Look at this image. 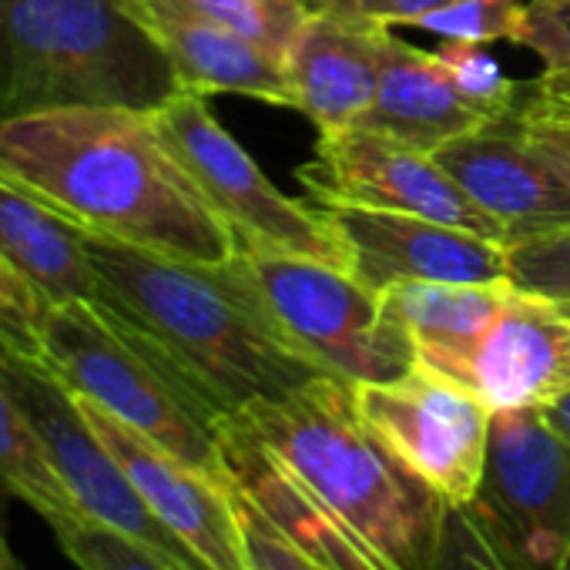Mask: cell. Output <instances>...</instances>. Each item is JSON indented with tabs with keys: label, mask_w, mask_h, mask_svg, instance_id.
Wrapping results in <instances>:
<instances>
[{
	"label": "cell",
	"mask_w": 570,
	"mask_h": 570,
	"mask_svg": "<svg viewBox=\"0 0 570 570\" xmlns=\"http://www.w3.org/2000/svg\"><path fill=\"white\" fill-rule=\"evenodd\" d=\"M433 158L503 228L507 245L570 228V188L530 148L517 115L440 145Z\"/></svg>",
	"instance_id": "cell-14"
},
{
	"label": "cell",
	"mask_w": 570,
	"mask_h": 570,
	"mask_svg": "<svg viewBox=\"0 0 570 570\" xmlns=\"http://www.w3.org/2000/svg\"><path fill=\"white\" fill-rule=\"evenodd\" d=\"M18 567H24L21 560H18V553L11 550V543H8V530H4V517H0V570H18Z\"/></svg>",
	"instance_id": "cell-35"
},
{
	"label": "cell",
	"mask_w": 570,
	"mask_h": 570,
	"mask_svg": "<svg viewBox=\"0 0 570 570\" xmlns=\"http://www.w3.org/2000/svg\"><path fill=\"white\" fill-rule=\"evenodd\" d=\"M513 278L500 282H396L380 293L386 323L416 346V363L443 373L497 320Z\"/></svg>",
	"instance_id": "cell-20"
},
{
	"label": "cell",
	"mask_w": 570,
	"mask_h": 570,
	"mask_svg": "<svg viewBox=\"0 0 570 570\" xmlns=\"http://www.w3.org/2000/svg\"><path fill=\"white\" fill-rule=\"evenodd\" d=\"M178 91L125 0H0V121L58 108L151 115Z\"/></svg>",
	"instance_id": "cell-4"
},
{
	"label": "cell",
	"mask_w": 570,
	"mask_h": 570,
	"mask_svg": "<svg viewBox=\"0 0 570 570\" xmlns=\"http://www.w3.org/2000/svg\"><path fill=\"white\" fill-rule=\"evenodd\" d=\"M309 4H313V11H330V14L353 18V21H373V11L380 0H309Z\"/></svg>",
	"instance_id": "cell-33"
},
{
	"label": "cell",
	"mask_w": 570,
	"mask_h": 570,
	"mask_svg": "<svg viewBox=\"0 0 570 570\" xmlns=\"http://www.w3.org/2000/svg\"><path fill=\"white\" fill-rule=\"evenodd\" d=\"M125 4L161 45L185 91L205 98L238 95L296 108L285 65L248 38L198 14L185 0H125Z\"/></svg>",
	"instance_id": "cell-16"
},
{
	"label": "cell",
	"mask_w": 570,
	"mask_h": 570,
	"mask_svg": "<svg viewBox=\"0 0 570 570\" xmlns=\"http://www.w3.org/2000/svg\"><path fill=\"white\" fill-rule=\"evenodd\" d=\"M510 45L533 51L543 61V75L530 91L543 101H570V0H527L523 21Z\"/></svg>",
	"instance_id": "cell-23"
},
{
	"label": "cell",
	"mask_w": 570,
	"mask_h": 570,
	"mask_svg": "<svg viewBox=\"0 0 570 570\" xmlns=\"http://www.w3.org/2000/svg\"><path fill=\"white\" fill-rule=\"evenodd\" d=\"M530 148L547 161V168L570 188V111L540 101L533 91L517 111Z\"/></svg>",
	"instance_id": "cell-30"
},
{
	"label": "cell",
	"mask_w": 570,
	"mask_h": 570,
	"mask_svg": "<svg viewBox=\"0 0 570 570\" xmlns=\"http://www.w3.org/2000/svg\"><path fill=\"white\" fill-rule=\"evenodd\" d=\"M330 228L343 268L366 289L383 293L396 282H500L510 278L507 245L406 212L309 198Z\"/></svg>",
	"instance_id": "cell-12"
},
{
	"label": "cell",
	"mask_w": 570,
	"mask_h": 570,
	"mask_svg": "<svg viewBox=\"0 0 570 570\" xmlns=\"http://www.w3.org/2000/svg\"><path fill=\"white\" fill-rule=\"evenodd\" d=\"M185 4L248 38L278 61H285L296 31L313 14L309 0H185Z\"/></svg>",
	"instance_id": "cell-24"
},
{
	"label": "cell",
	"mask_w": 570,
	"mask_h": 570,
	"mask_svg": "<svg viewBox=\"0 0 570 570\" xmlns=\"http://www.w3.org/2000/svg\"><path fill=\"white\" fill-rule=\"evenodd\" d=\"M309 198H340L370 208H390L443 222L507 245L503 228L480 212L470 195L443 171L433 151L413 148L373 128L323 131L313 161L299 168Z\"/></svg>",
	"instance_id": "cell-11"
},
{
	"label": "cell",
	"mask_w": 570,
	"mask_h": 570,
	"mask_svg": "<svg viewBox=\"0 0 570 570\" xmlns=\"http://www.w3.org/2000/svg\"><path fill=\"white\" fill-rule=\"evenodd\" d=\"M232 507L238 517L248 570H333L306 547H299L275 520H268L235 483H232Z\"/></svg>",
	"instance_id": "cell-27"
},
{
	"label": "cell",
	"mask_w": 570,
	"mask_h": 570,
	"mask_svg": "<svg viewBox=\"0 0 570 570\" xmlns=\"http://www.w3.org/2000/svg\"><path fill=\"white\" fill-rule=\"evenodd\" d=\"M0 178L85 232L155 255L222 265L238 248L145 111L58 108L0 121Z\"/></svg>",
	"instance_id": "cell-2"
},
{
	"label": "cell",
	"mask_w": 570,
	"mask_h": 570,
	"mask_svg": "<svg viewBox=\"0 0 570 570\" xmlns=\"http://www.w3.org/2000/svg\"><path fill=\"white\" fill-rule=\"evenodd\" d=\"M383 24L313 11L285 51V78L296 111L316 131H340L363 121L380 88Z\"/></svg>",
	"instance_id": "cell-17"
},
{
	"label": "cell",
	"mask_w": 570,
	"mask_h": 570,
	"mask_svg": "<svg viewBox=\"0 0 570 570\" xmlns=\"http://www.w3.org/2000/svg\"><path fill=\"white\" fill-rule=\"evenodd\" d=\"M0 258L31 285L41 309L98 303L85 228L8 178H0Z\"/></svg>",
	"instance_id": "cell-18"
},
{
	"label": "cell",
	"mask_w": 570,
	"mask_h": 570,
	"mask_svg": "<svg viewBox=\"0 0 570 570\" xmlns=\"http://www.w3.org/2000/svg\"><path fill=\"white\" fill-rule=\"evenodd\" d=\"M433 58L440 61V68L446 71L450 85L456 88V95L476 108L487 121L517 115L523 108L520 101V88L513 78H507V71L500 68V61L487 51V45H470V41H443Z\"/></svg>",
	"instance_id": "cell-22"
},
{
	"label": "cell",
	"mask_w": 570,
	"mask_h": 570,
	"mask_svg": "<svg viewBox=\"0 0 570 570\" xmlns=\"http://www.w3.org/2000/svg\"><path fill=\"white\" fill-rule=\"evenodd\" d=\"M0 373L11 383L61 483L88 520L145 543L178 570H205L195 553L151 513L121 460L108 450V443L85 416L81 400L48 366L11 350H0Z\"/></svg>",
	"instance_id": "cell-9"
},
{
	"label": "cell",
	"mask_w": 570,
	"mask_h": 570,
	"mask_svg": "<svg viewBox=\"0 0 570 570\" xmlns=\"http://www.w3.org/2000/svg\"><path fill=\"white\" fill-rule=\"evenodd\" d=\"M18 570H24V567H18Z\"/></svg>",
	"instance_id": "cell-39"
},
{
	"label": "cell",
	"mask_w": 570,
	"mask_h": 570,
	"mask_svg": "<svg viewBox=\"0 0 570 570\" xmlns=\"http://www.w3.org/2000/svg\"><path fill=\"white\" fill-rule=\"evenodd\" d=\"M523 11L527 0H460V4L420 18L413 28L436 35L443 41L493 45V41H513Z\"/></svg>",
	"instance_id": "cell-26"
},
{
	"label": "cell",
	"mask_w": 570,
	"mask_h": 570,
	"mask_svg": "<svg viewBox=\"0 0 570 570\" xmlns=\"http://www.w3.org/2000/svg\"><path fill=\"white\" fill-rule=\"evenodd\" d=\"M563 306H567V309H570V303H563Z\"/></svg>",
	"instance_id": "cell-38"
},
{
	"label": "cell",
	"mask_w": 570,
	"mask_h": 570,
	"mask_svg": "<svg viewBox=\"0 0 570 570\" xmlns=\"http://www.w3.org/2000/svg\"><path fill=\"white\" fill-rule=\"evenodd\" d=\"M41 366H48L78 400L121 420L185 466L232 487L218 443V420L191 396L168 366L148 353L125 326L91 303L45 306L38 320Z\"/></svg>",
	"instance_id": "cell-5"
},
{
	"label": "cell",
	"mask_w": 570,
	"mask_h": 570,
	"mask_svg": "<svg viewBox=\"0 0 570 570\" xmlns=\"http://www.w3.org/2000/svg\"><path fill=\"white\" fill-rule=\"evenodd\" d=\"M232 483L333 570H433L446 503L320 376L218 420Z\"/></svg>",
	"instance_id": "cell-1"
},
{
	"label": "cell",
	"mask_w": 570,
	"mask_h": 570,
	"mask_svg": "<svg viewBox=\"0 0 570 570\" xmlns=\"http://www.w3.org/2000/svg\"><path fill=\"white\" fill-rule=\"evenodd\" d=\"M151 121L208 208L232 228L238 248H265L343 265V255L309 202L278 191L255 158L218 125L205 95L178 91Z\"/></svg>",
	"instance_id": "cell-8"
},
{
	"label": "cell",
	"mask_w": 570,
	"mask_h": 570,
	"mask_svg": "<svg viewBox=\"0 0 570 570\" xmlns=\"http://www.w3.org/2000/svg\"><path fill=\"white\" fill-rule=\"evenodd\" d=\"M563 570H570V550H567V560H563Z\"/></svg>",
	"instance_id": "cell-36"
},
{
	"label": "cell",
	"mask_w": 570,
	"mask_h": 570,
	"mask_svg": "<svg viewBox=\"0 0 570 570\" xmlns=\"http://www.w3.org/2000/svg\"><path fill=\"white\" fill-rule=\"evenodd\" d=\"M503 570H563L570 440L543 410H497L480 487L460 507Z\"/></svg>",
	"instance_id": "cell-7"
},
{
	"label": "cell",
	"mask_w": 570,
	"mask_h": 570,
	"mask_svg": "<svg viewBox=\"0 0 570 570\" xmlns=\"http://www.w3.org/2000/svg\"><path fill=\"white\" fill-rule=\"evenodd\" d=\"M433 570H503V563L493 557L470 517L460 507H446Z\"/></svg>",
	"instance_id": "cell-31"
},
{
	"label": "cell",
	"mask_w": 570,
	"mask_h": 570,
	"mask_svg": "<svg viewBox=\"0 0 570 570\" xmlns=\"http://www.w3.org/2000/svg\"><path fill=\"white\" fill-rule=\"evenodd\" d=\"M443 376L466 386L493 413L547 410L570 390V309L513 285L487 333Z\"/></svg>",
	"instance_id": "cell-13"
},
{
	"label": "cell",
	"mask_w": 570,
	"mask_h": 570,
	"mask_svg": "<svg viewBox=\"0 0 570 570\" xmlns=\"http://www.w3.org/2000/svg\"><path fill=\"white\" fill-rule=\"evenodd\" d=\"M540 101H543V98H540ZM550 105H553V101H550ZM557 108H567V111H570V101H567V105H557Z\"/></svg>",
	"instance_id": "cell-37"
},
{
	"label": "cell",
	"mask_w": 570,
	"mask_h": 570,
	"mask_svg": "<svg viewBox=\"0 0 570 570\" xmlns=\"http://www.w3.org/2000/svg\"><path fill=\"white\" fill-rule=\"evenodd\" d=\"M55 537L78 570H178L145 543L95 520L65 523L55 530Z\"/></svg>",
	"instance_id": "cell-25"
},
{
	"label": "cell",
	"mask_w": 570,
	"mask_h": 570,
	"mask_svg": "<svg viewBox=\"0 0 570 570\" xmlns=\"http://www.w3.org/2000/svg\"><path fill=\"white\" fill-rule=\"evenodd\" d=\"M510 278L520 289L570 303V228L543 232L507 245Z\"/></svg>",
	"instance_id": "cell-28"
},
{
	"label": "cell",
	"mask_w": 570,
	"mask_h": 570,
	"mask_svg": "<svg viewBox=\"0 0 570 570\" xmlns=\"http://www.w3.org/2000/svg\"><path fill=\"white\" fill-rule=\"evenodd\" d=\"M363 420L446 507H466L480 487L493 410L450 376L416 363L390 383L353 386Z\"/></svg>",
	"instance_id": "cell-10"
},
{
	"label": "cell",
	"mask_w": 570,
	"mask_h": 570,
	"mask_svg": "<svg viewBox=\"0 0 570 570\" xmlns=\"http://www.w3.org/2000/svg\"><path fill=\"white\" fill-rule=\"evenodd\" d=\"M480 125L487 118L456 95L433 51H420L386 28L380 41V88L360 128L436 151Z\"/></svg>",
	"instance_id": "cell-19"
},
{
	"label": "cell",
	"mask_w": 570,
	"mask_h": 570,
	"mask_svg": "<svg viewBox=\"0 0 570 570\" xmlns=\"http://www.w3.org/2000/svg\"><path fill=\"white\" fill-rule=\"evenodd\" d=\"M18 500L48 520L51 530L88 520L61 483L35 423L0 373V503Z\"/></svg>",
	"instance_id": "cell-21"
},
{
	"label": "cell",
	"mask_w": 570,
	"mask_h": 570,
	"mask_svg": "<svg viewBox=\"0 0 570 570\" xmlns=\"http://www.w3.org/2000/svg\"><path fill=\"white\" fill-rule=\"evenodd\" d=\"M450 4H460V0H380L373 21L383 28H413L420 18L443 11Z\"/></svg>",
	"instance_id": "cell-32"
},
{
	"label": "cell",
	"mask_w": 570,
	"mask_h": 570,
	"mask_svg": "<svg viewBox=\"0 0 570 570\" xmlns=\"http://www.w3.org/2000/svg\"><path fill=\"white\" fill-rule=\"evenodd\" d=\"M38 320H41V303L31 293V285L0 258V350L41 360Z\"/></svg>",
	"instance_id": "cell-29"
},
{
	"label": "cell",
	"mask_w": 570,
	"mask_h": 570,
	"mask_svg": "<svg viewBox=\"0 0 570 570\" xmlns=\"http://www.w3.org/2000/svg\"><path fill=\"white\" fill-rule=\"evenodd\" d=\"M98 309L125 326L215 416L282 400L326 376L285 346L245 299L228 262L202 265L85 232Z\"/></svg>",
	"instance_id": "cell-3"
},
{
	"label": "cell",
	"mask_w": 570,
	"mask_h": 570,
	"mask_svg": "<svg viewBox=\"0 0 570 570\" xmlns=\"http://www.w3.org/2000/svg\"><path fill=\"white\" fill-rule=\"evenodd\" d=\"M81 410L108 450L121 460L151 513L195 553L205 570H248L238 517L232 507V487H222L185 466L95 403L81 400Z\"/></svg>",
	"instance_id": "cell-15"
},
{
	"label": "cell",
	"mask_w": 570,
	"mask_h": 570,
	"mask_svg": "<svg viewBox=\"0 0 570 570\" xmlns=\"http://www.w3.org/2000/svg\"><path fill=\"white\" fill-rule=\"evenodd\" d=\"M543 413H547V420H550V423H553V426L570 440V390H567L557 403H550Z\"/></svg>",
	"instance_id": "cell-34"
},
{
	"label": "cell",
	"mask_w": 570,
	"mask_h": 570,
	"mask_svg": "<svg viewBox=\"0 0 570 570\" xmlns=\"http://www.w3.org/2000/svg\"><path fill=\"white\" fill-rule=\"evenodd\" d=\"M235 282L262 323L326 376L390 383L416 366V346L386 323L380 293L343 265L265 248H235Z\"/></svg>",
	"instance_id": "cell-6"
}]
</instances>
